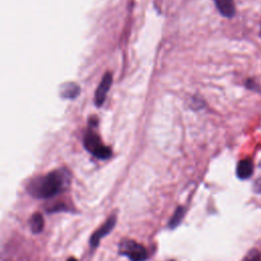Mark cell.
Returning a JSON list of instances; mask_svg holds the SVG:
<instances>
[{
    "mask_svg": "<svg viewBox=\"0 0 261 261\" xmlns=\"http://www.w3.org/2000/svg\"><path fill=\"white\" fill-rule=\"evenodd\" d=\"M70 182V173L64 168L53 170L33 178L27 186L28 192L38 199H49L64 192Z\"/></svg>",
    "mask_w": 261,
    "mask_h": 261,
    "instance_id": "obj_1",
    "label": "cell"
},
{
    "mask_svg": "<svg viewBox=\"0 0 261 261\" xmlns=\"http://www.w3.org/2000/svg\"><path fill=\"white\" fill-rule=\"evenodd\" d=\"M91 127L87 130L85 137H84V146L85 148L95 157L99 159H108L112 155V151L109 147L103 145L102 141L100 140V137L97 135V133Z\"/></svg>",
    "mask_w": 261,
    "mask_h": 261,
    "instance_id": "obj_2",
    "label": "cell"
},
{
    "mask_svg": "<svg viewBox=\"0 0 261 261\" xmlns=\"http://www.w3.org/2000/svg\"><path fill=\"white\" fill-rule=\"evenodd\" d=\"M118 250L120 255L127 257L130 261H145L148 257L147 250L143 245L128 239L119 243Z\"/></svg>",
    "mask_w": 261,
    "mask_h": 261,
    "instance_id": "obj_3",
    "label": "cell"
},
{
    "mask_svg": "<svg viewBox=\"0 0 261 261\" xmlns=\"http://www.w3.org/2000/svg\"><path fill=\"white\" fill-rule=\"evenodd\" d=\"M115 223H116V216L113 214L110 217H108V219L91 236L90 245L93 249L98 247L102 238H104L106 234H108L113 229Z\"/></svg>",
    "mask_w": 261,
    "mask_h": 261,
    "instance_id": "obj_4",
    "label": "cell"
},
{
    "mask_svg": "<svg viewBox=\"0 0 261 261\" xmlns=\"http://www.w3.org/2000/svg\"><path fill=\"white\" fill-rule=\"evenodd\" d=\"M112 84V74L111 72H106L102 77L96 92H95V104L96 106H101L106 98V95Z\"/></svg>",
    "mask_w": 261,
    "mask_h": 261,
    "instance_id": "obj_5",
    "label": "cell"
},
{
    "mask_svg": "<svg viewBox=\"0 0 261 261\" xmlns=\"http://www.w3.org/2000/svg\"><path fill=\"white\" fill-rule=\"evenodd\" d=\"M253 173V163L250 159L241 160L237 166V175L241 179L249 178Z\"/></svg>",
    "mask_w": 261,
    "mask_h": 261,
    "instance_id": "obj_6",
    "label": "cell"
},
{
    "mask_svg": "<svg viewBox=\"0 0 261 261\" xmlns=\"http://www.w3.org/2000/svg\"><path fill=\"white\" fill-rule=\"evenodd\" d=\"M218 11L225 17H231L234 14L233 0H214Z\"/></svg>",
    "mask_w": 261,
    "mask_h": 261,
    "instance_id": "obj_7",
    "label": "cell"
},
{
    "mask_svg": "<svg viewBox=\"0 0 261 261\" xmlns=\"http://www.w3.org/2000/svg\"><path fill=\"white\" fill-rule=\"evenodd\" d=\"M29 223H30L31 230L34 233H40L43 230V227H44V218H43L42 214L35 213L31 217Z\"/></svg>",
    "mask_w": 261,
    "mask_h": 261,
    "instance_id": "obj_8",
    "label": "cell"
},
{
    "mask_svg": "<svg viewBox=\"0 0 261 261\" xmlns=\"http://www.w3.org/2000/svg\"><path fill=\"white\" fill-rule=\"evenodd\" d=\"M79 93H80V88L76 84L67 83L62 86L61 95H62V97L66 98V99H72V98L76 97L79 95Z\"/></svg>",
    "mask_w": 261,
    "mask_h": 261,
    "instance_id": "obj_9",
    "label": "cell"
},
{
    "mask_svg": "<svg viewBox=\"0 0 261 261\" xmlns=\"http://www.w3.org/2000/svg\"><path fill=\"white\" fill-rule=\"evenodd\" d=\"M185 213H186L185 207L178 206V207L176 208V210L174 211L173 215L171 216L169 222H168V227L171 228V229L175 228V227L181 222V220H182V218H184V216H185Z\"/></svg>",
    "mask_w": 261,
    "mask_h": 261,
    "instance_id": "obj_10",
    "label": "cell"
},
{
    "mask_svg": "<svg viewBox=\"0 0 261 261\" xmlns=\"http://www.w3.org/2000/svg\"><path fill=\"white\" fill-rule=\"evenodd\" d=\"M243 261H260V254L257 250L250 251Z\"/></svg>",
    "mask_w": 261,
    "mask_h": 261,
    "instance_id": "obj_11",
    "label": "cell"
},
{
    "mask_svg": "<svg viewBox=\"0 0 261 261\" xmlns=\"http://www.w3.org/2000/svg\"><path fill=\"white\" fill-rule=\"evenodd\" d=\"M254 188H255V191H256V192L261 193V178H259V179L255 182Z\"/></svg>",
    "mask_w": 261,
    "mask_h": 261,
    "instance_id": "obj_12",
    "label": "cell"
},
{
    "mask_svg": "<svg viewBox=\"0 0 261 261\" xmlns=\"http://www.w3.org/2000/svg\"><path fill=\"white\" fill-rule=\"evenodd\" d=\"M66 261H76V259H75V258H72V257H71V258H69V259H67V260H66Z\"/></svg>",
    "mask_w": 261,
    "mask_h": 261,
    "instance_id": "obj_13",
    "label": "cell"
},
{
    "mask_svg": "<svg viewBox=\"0 0 261 261\" xmlns=\"http://www.w3.org/2000/svg\"><path fill=\"white\" fill-rule=\"evenodd\" d=\"M260 36H261V27H260Z\"/></svg>",
    "mask_w": 261,
    "mask_h": 261,
    "instance_id": "obj_14",
    "label": "cell"
}]
</instances>
